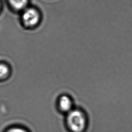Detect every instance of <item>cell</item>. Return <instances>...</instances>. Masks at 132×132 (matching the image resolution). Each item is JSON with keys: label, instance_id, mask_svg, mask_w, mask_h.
<instances>
[{"label": "cell", "instance_id": "1", "mask_svg": "<svg viewBox=\"0 0 132 132\" xmlns=\"http://www.w3.org/2000/svg\"><path fill=\"white\" fill-rule=\"evenodd\" d=\"M65 123L69 132H86L88 128L89 119L84 110L75 107L67 114Z\"/></svg>", "mask_w": 132, "mask_h": 132}, {"label": "cell", "instance_id": "2", "mask_svg": "<svg viewBox=\"0 0 132 132\" xmlns=\"http://www.w3.org/2000/svg\"><path fill=\"white\" fill-rule=\"evenodd\" d=\"M22 19L25 26L32 27L38 24L40 20V15L35 8H26L22 14Z\"/></svg>", "mask_w": 132, "mask_h": 132}, {"label": "cell", "instance_id": "3", "mask_svg": "<svg viewBox=\"0 0 132 132\" xmlns=\"http://www.w3.org/2000/svg\"><path fill=\"white\" fill-rule=\"evenodd\" d=\"M59 108L61 111L68 114L75 108L73 99L70 95L64 94L59 97Z\"/></svg>", "mask_w": 132, "mask_h": 132}, {"label": "cell", "instance_id": "4", "mask_svg": "<svg viewBox=\"0 0 132 132\" xmlns=\"http://www.w3.org/2000/svg\"><path fill=\"white\" fill-rule=\"evenodd\" d=\"M11 6L16 10H24L27 7L29 0H9Z\"/></svg>", "mask_w": 132, "mask_h": 132}, {"label": "cell", "instance_id": "5", "mask_svg": "<svg viewBox=\"0 0 132 132\" xmlns=\"http://www.w3.org/2000/svg\"><path fill=\"white\" fill-rule=\"evenodd\" d=\"M9 74L10 69L8 66L4 63H0V80L6 79Z\"/></svg>", "mask_w": 132, "mask_h": 132}, {"label": "cell", "instance_id": "6", "mask_svg": "<svg viewBox=\"0 0 132 132\" xmlns=\"http://www.w3.org/2000/svg\"><path fill=\"white\" fill-rule=\"evenodd\" d=\"M6 132H28L26 129L20 127H14L8 130Z\"/></svg>", "mask_w": 132, "mask_h": 132}, {"label": "cell", "instance_id": "7", "mask_svg": "<svg viewBox=\"0 0 132 132\" xmlns=\"http://www.w3.org/2000/svg\"><path fill=\"white\" fill-rule=\"evenodd\" d=\"M1 3H0V10H1Z\"/></svg>", "mask_w": 132, "mask_h": 132}]
</instances>
